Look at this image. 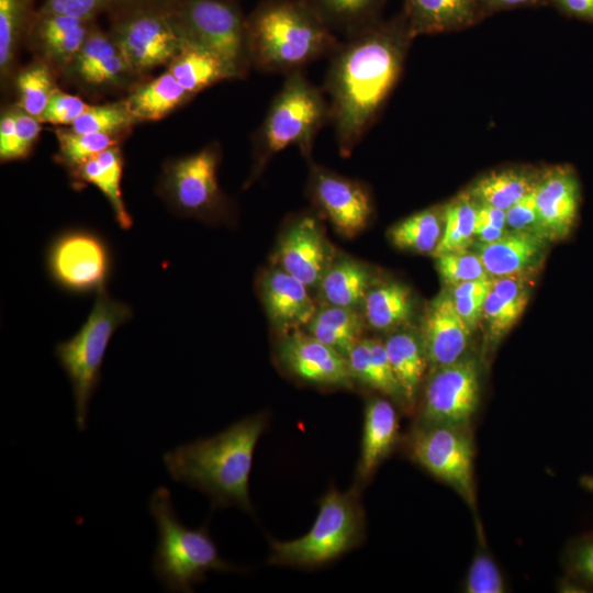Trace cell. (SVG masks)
Wrapping results in <instances>:
<instances>
[{
    "label": "cell",
    "instance_id": "obj_1",
    "mask_svg": "<svg viewBox=\"0 0 593 593\" xmlns=\"http://www.w3.org/2000/svg\"><path fill=\"white\" fill-rule=\"evenodd\" d=\"M402 11L340 40L328 57L323 90L338 152L349 157L398 85L413 41Z\"/></svg>",
    "mask_w": 593,
    "mask_h": 593
},
{
    "label": "cell",
    "instance_id": "obj_2",
    "mask_svg": "<svg viewBox=\"0 0 593 593\" xmlns=\"http://www.w3.org/2000/svg\"><path fill=\"white\" fill-rule=\"evenodd\" d=\"M267 423L266 413L246 416L215 435L166 451L164 465L174 481L206 494L213 507L253 513L249 475Z\"/></svg>",
    "mask_w": 593,
    "mask_h": 593
},
{
    "label": "cell",
    "instance_id": "obj_3",
    "mask_svg": "<svg viewBox=\"0 0 593 593\" xmlns=\"http://www.w3.org/2000/svg\"><path fill=\"white\" fill-rule=\"evenodd\" d=\"M251 68L284 76L329 57L340 40L303 0H262L246 16Z\"/></svg>",
    "mask_w": 593,
    "mask_h": 593
},
{
    "label": "cell",
    "instance_id": "obj_4",
    "mask_svg": "<svg viewBox=\"0 0 593 593\" xmlns=\"http://www.w3.org/2000/svg\"><path fill=\"white\" fill-rule=\"evenodd\" d=\"M331 122L328 99L304 70L290 72L272 98L262 122L253 135L250 186L270 160L283 149L295 146L311 159L315 138Z\"/></svg>",
    "mask_w": 593,
    "mask_h": 593
},
{
    "label": "cell",
    "instance_id": "obj_5",
    "mask_svg": "<svg viewBox=\"0 0 593 593\" xmlns=\"http://www.w3.org/2000/svg\"><path fill=\"white\" fill-rule=\"evenodd\" d=\"M148 510L156 522L158 541L152 560L153 573L169 592H193L210 571L240 570L224 560L206 525L191 529L178 517L167 486H158Z\"/></svg>",
    "mask_w": 593,
    "mask_h": 593
},
{
    "label": "cell",
    "instance_id": "obj_6",
    "mask_svg": "<svg viewBox=\"0 0 593 593\" xmlns=\"http://www.w3.org/2000/svg\"><path fill=\"white\" fill-rule=\"evenodd\" d=\"M87 320L69 339L55 345L56 359L66 373L72 391L75 422L79 432L87 428L91 398L99 387L101 369L115 331L133 316L132 307L98 291Z\"/></svg>",
    "mask_w": 593,
    "mask_h": 593
},
{
    "label": "cell",
    "instance_id": "obj_7",
    "mask_svg": "<svg viewBox=\"0 0 593 593\" xmlns=\"http://www.w3.org/2000/svg\"><path fill=\"white\" fill-rule=\"evenodd\" d=\"M366 532L360 488L346 492L331 488L321 499L311 529L303 536L270 542L269 563L313 568L331 562L357 547Z\"/></svg>",
    "mask_w": 593,
    "mask_h": 593
},
{
    "label": "cell",
    "instance_id": "obj_8",
    "mask_svg": "<svg viewBox=\"0 0 593 593\" xmlns=\"http://www.w3.org/2000/svg\"><path fill=\"white\" fill-rule=\"evenodd\" d=\"M221 154L220 145L211 143L164 163L157 193L172 212L206 223L232 219V205L217 179Z\"/></svg>",
    "mask_w": 593,
    "mask_h": 593
},
{
    "label": "cell",
    "instance_id": "obj_9",
    "mask_svg": "<svg viewBox=\"0 0 593 593\" xmlns=\"http://www.w3.org/2000/svg\"><path fill=\"white\" fill-rule=\"evenodd\" d=\"M169 10L183 41L214 53L242 79L248 75L247 15L237 0H174Z\"/></svg>",
    "mask_w": 593,
    "mask_h": 593
},
{
    "label": "cell",
    "instance_id": "obj_10",
    "mask_svg": "<svg viewBox=\"0 0 593 593\" xmlns=\"http://www.w3.org/2000/svg\"><path fill=\"white\" fill-rule=\"evenodd\" d=\"M169 4L110 13L109 33L137 77L167 67L182 47Z\"/></svg>",
    "mask_w": 593,
    "mask_h": 593
},
{
    "label": "cell",
    "instance_id": "obj_11",
    "mask_svg": "<svg viewBox=\"0 0 593 593\" xmlns=\"http://www.w3.org/2000/svg\"><path fill=\"white\" fill-rule=\"evenodd\" d=\"M406 449L413 461L474 506V446L469 427L415 423Z\"/></svg>",
    "mask_w": 593,
    "mask_h": 593
},
{
    "label": "cell",
    "instance_id": "obj_12",
    "mask_svg": "<svg viewBox=\"0 0 593 593\" xmlns=\"http://www.w3.org/2000/svg\"><path fill=\"white\" fill-rule=\"evenodd\" d=\"M45 264L51 280L72 294L105 288L112 271V251L107 240L86 227H70L49 242Z\"/></svg>",
    "mask_w": 593,
    "mask_h": 593
},
{
    "label": "cell",
    "instance_id": "obj_13",
    "mask_svg": "<svg viewBox=\"0 0 593 593\" xmlns=\"http://www.w3.org/2000/svg\"><path fill=\"white\" fill-rule=\"evenodd\" d=\"M481 396L480 367L465 355L459 360L434 368L427 377L416 424L469 427Z\"/></svg>",
    "mask_w": 593,
    "mask_h": 593
},
{
    "label": "cell",
    "instance_id": "obj_14",
    "mask_svg": "<svg viewBox=\"0 0 593 593\" xmlns=\"http://www.w3.org/2000/svg\"><path fill=\"white\" fill-rule=\"evenodd\" d=\"M310 161L307 191L315 206L346 237H353L368 225L373 203L366 186Z\"/></svg>",
    "mask_w": 593,
    "mask_h": 593
},
{
    "label": "cell",
    "instance_id": "obj_15",
    "mask_svg": "<svg viewBox=\"0 0 593 593\" xmlns=\"http://www.w3.org/2000/svg\"><path fill=\"white\" fill-rule=\"evenodd\" d=\"M277 359L289 374L306 383L350 389L355 382L345 356L300 329L283 333Z\"/></svg>",
    "mask_w": 593,
    "mask_h": 593
},
{
    "label": "cell",
    "instance_id": "obj_16",
    "mask_svg": "<svg viewBox=\"0 0 593 593\" xmlns=\"http://www.w3.org/2000/svg\"><path fill=\"white\" fill-rule=\"evenodd\" d=\"M535 194L540 235L549 242L570 237L578 222L581 202L575 170L569 165L540 169Z\"/></svg>",
    "mask_w": 593,
    "mask_h": 593
},
{
    "label": "cell",
    "instance_id": "obj_17",
    "mask_svg": "<svg viewBox=\"0 0 593 593\" xmlns=\"http://www.w3.org/2000/svg\"><path fill=\"white\" fill-rule=\"evenodd\" d=\"M334 257L324 230L313 214H302L293 219L278 243L279 267L309 289L318 288Z\"/></svg>",
    "mask_w": 593,
    "mask_h": 593
},
{
    "label": "cell",
    "instance_id": "obj_18",
    "mask_svg": "<svg viewBox=\"0 0 593 593\" xmlns=\"http://www.w3.org/2000/svg\"><path fill=\"white\" fill-rule=\"evenodd\" d=\"M473 332L457 312L450 291L443 290L426 306L421 335L430 369L466 355Z\"/></svg>",
    "mask_w": 593,
    "mask_h": 593
},
{
    "label": "cell",
    "instance_id": "obj_19",
    "mask_svg": "<svg viewBox=\"0 0 593 593\" xmlns=\"http://www.w3.org/2000/svg\"><path fill=\"white\" fill-rule=\"evenodd\" d=\"M93 23L36 10L25 42L36 58L48 64L57 75H63L86 41Z\"/></svg>",
    "mask_w": 593,
    "mask_h": 593
},
{
    "label": "cell",
    "instance_id": "obj_20",
    "mask_svg": "<svg viewBox=\"0 0 593 593\" xmlns=\"http://www.w3.org/2000/svg\"><path fill=\"white\" fill-rule=\"evenodd\" d=\"M309 288L282 268L266 271L259 279V293L267 316L282 333L306 326L316 307Z\"/></svg>",
    "mask_w": 593,
    "mask_h": 593
},
{
    "label": "cell",
    "instance_id": "obj_21",
    "mask_svg": "<svg viewBox=\"0 0 593 593\" xmlns=\"http://www.w3.org/2000/svg\"><path fill=\"white\" fill-rule=\"evenodd\" d=\"M549 240L528 232L508 231L500 239L475 245L490 278L514 275H534L542 264Z\"/></svg>",
    "mask_w": 593,
    "mask_h": 593
},
{
    "label": "cell",
    "instance_id": "obj_22",
    "mask_svg": "<svg viewBox=\"0 0 593 593\" xmlns=\"http://www.w3.org/2000/svg\"><path fill=\"white\" fill-rule=\"evenodd\" d=\"M399 441V418L393 404L379 396L370 398L363 412L360 458L355 485H363L390 456Z\"/></svg>",
    "mask_w": 593,
    "mask_h": 593
},
{
    "label": "cell",
    "instance_id": "obj_23",
    "mask_svg": "<svg viewBox=\"0 0 593 593\" xmlns=\"http://www.w3.org/2000/svg\"><path fill=\"white\" fill-rule=\"evenodd\" d=\"M532 277L533 275H514L491 278L482 312L490 353L524 313L530 298Z\"/></svg>",
    "mask_w": 593,
    "mask_h": 593
},
{
    "label": "cell",
    "instance_id": "obj_24",
    "mask_svg": "<svg viewBox=\"0 0 593 593\" xmlns=\"http://www.w3.org/2000/svg\"><path fill=\"white\" fill-rule=\"evenodd\" d=\"M401 11L415 37L465 30L485 19L477 0H403Z\"/></svg>",
    "mask_w": 593,
    "mask_h": 593
},
{
    "label": "cell",
    "instance_id": "obj_25",
    "mask_svg": "<svg viewBox=\"0 0 593 593\" xmlns=\"http://www.w3.org/2000/svg\"><path fill=\"white\" fill-rule=\"evenodd\" d=\"M123 167L122 150L120 145H116L69 170V177L75 189H81L85 184L97 187L108 200L118 225L122 230H130L133 219L124 203L121 189Z\"/></svg>",
    "mask_w": 593,
    "mask_h": 593
},
{
    "label": "cell",
    "instance_id": "obj_26",
    "mask_svg": "<svg viewBox=\"0 0 593 593\" xmlns=\"http://www.w3.org/2000/svg\"><path fill=\"white\" fill-rule=\"evenodd\" d=\"M383 343L403 393L406 411H412L416 404L419 385L428 368L421 331L402 326L392 331Z\"/></svg>",
    "mask_w": 593,
    "mask_h": 593
},
{
    "label": "cell",
    "instance_id": "obj_27",
    "mask_svg": "<svg viewBox=\"0 0 593 593\" xmlns=\"http://www.w3.org/2000/svg\"><path fill=\"white\" fill-rule=\"evenodd\" d=\"M166 69L193 97L221 81L242 79L221 57L187 41Z\"/></svg>",
    "mask_w": 593,
    "mask_h": 593
},
{
    "label": "cell",
    "instance_id": "obj_28",
    "mask_svg": "<svg viewBox=\"0 0 593 593\" xmlns=\"http://www.w3.org/2000/svg\"><path fill=\"white\" fill-rule=\"evenodd\" d=\"M347 361L355 381L389 396L406 410L383 342L361 338L347 355Z\"/></svg>",
    "mask_w": 593,
    "mask_h": 593
},
{
    "label": "cell",
    "instance_id": "obj_29",
    "mask_svg": "<svg viewBox=\"0 0 593 593\" xmlns=\"http://www.w3.org/2000/svg\"><path fill=\"white\" fill-rule=\"evenodd\" d=\"M192 98L166 69L156 78L136 86L122 101L139 123L161 120Z\"/></svg>",
    "mask_w": 593,
    "mask_h": 593
},
{
    "label": "cell",
    "instance_id": "obj_30",
    "mask_svg": "<svg viewBox=\"0 0 593 593\" xmlns=\"http://www.w3.org/2000/svg\"><path fill=\"white\" fill-rule=\"evenodd\" d=\"M539 171L528 166L492 170L475 179L467 191L477 202L506 211L535 189Z\"/></svg>",
    "mask_w": 593,
    "mask_h": 593
},
{
    "label": "cell",
    "instance_id": "obj_31",
    "mask_svg": "<svg viewBox=\"0 0 593 593\" xmlns=\"http://www.w3.org/2000/svg\"><path fill=\"white\" fill-rule=\"evenodd\" d=\"M373 284L371 270L349 257H334L320 284L326 304L357 309Z\"/></svg>",
    "mask_w": 593,
    "mask_h": 593
},
{
    "label": "cell",
    "instance_id": "obj_32",
    "mask_svg": "<svg viewBox=\"0 0 593 593\" xmlns=\"http://www.w3.org/2000/svg\"><path fill=\"white\" fill-rule=\"evenodd\" d=\"M363 318L380 332L402 327L413 316L414 300L411 289L396 281L372 284L363 302Z\"/></svg>",
    "mask_w": 593,
    "mask_h": 593
},
{
    "label": "cell",
    "instance_id": "obj_33",
    "mask_svg": "<svg viewBox=\"0 0 593 593\" xmlns=\"http://www.w3.org/2000/svg\"><path fill=\"white\" fill-rule=\"evenodd\" d=\"M336 35L354 36L382 20L389 0H303Z\"/></svg>",
    "mask_w": 593,
    "mask_h": 593
},
{
    "label": "cell",
    "instance_id": "obj_34",
    "mask_svg": "<svg viewBox=\"0 0 593 593\" xmlns=\"http://www.w3.org/2000/svg\"><path fill=\"white\" fill-rule=\"evenodd\" d=\"M36 10L34 0H0V78L4 87L18 71L19 51Z\"/></svg>",
    "mask_w": 593,
    "mask_h": 593
},
{
    "label": "cell",
    "instance_id": "obj_35",
    "mask_svg": "<svg viewBox=\"0 0 593 593\" xmlns=\"http://www.w3.org/2000/svg\"><path fill=\"white\" fill-rule=\"evenodd\" d=\"M365 318L357 309L326 304L316 309L306 333L347 358L362 338Z\"/></svg>",
    "mask_w": 593,
    "mask_h": 593
},
{
    "label": "cell",
    "instance_id": "obj_36",
    "mask_svg": "<svg viewBox=\"0 0 593 593\" xmlns=\"http://www.w3.org/2000/svg\"><path fill=\"white\" fill-rule=\"evenodd\" d=\"M443 227V205L433 206L392 225L388 237L399 249L433 255L440 240Z\"/></svg>",
    "mask_w": 593,
    "mask_h": 593
},
{
    "label": "cell",
    "instance_id": "obj_37",
    "mask_svg": "<svg viewBox=\"0 0 593 593\" xmlns=\"http://www.w3.org/2000/svg\"><path fill=\"white\" fill-rule=\"evenodd\" d=\"M444 227L434 257L469 249L474 243L477 201L466 190L443 205Z\"/></svg>",
    "mask_w": 593,
    "mask_h": 593
},
{
    "label": "cell",
    "instance_id": "obj_38",
    "mask_svg": "<svg viewBox=\"0 0 593 593\" xmlns=\"http://www.w3.org/2000/svg\"><path fill=\"white\" fill-rule=\"evenodd\" d=\"M56 76L54 69L38 58L19 68L13 78L18 97L16 105L38 119L58 88Z\"/></svg>",
    "mask_w": 593,
    "mask_h": 593
},
{
    "label": "cell",
    "instance_id": "obj_39",
    "mask_svg": "<svg viewBox=\"0 0 593 593\" xmlns=\"http://www.w3.org/2000/svg\"><path fill=\"white\" fill-rule=\"evenodd\" d=\"M58 150L55 161L68 170L76 168L99 153L120 145L125 135L77 133L67 127H56Z\"/></svg>",
    "mask_w": 593,
    "mask_h": 593
},
{
    "label": "cell",
    "instance_id": "obj_40",
    "mask_svg": "<svg viewBox=\"0 0 593 593\" xmlns=\"http://www.w3.org/2000/svg\"><path fill=\"white\" fill-rule=\"evenodd\" d=\"M137 124L123 101L89 105V108L69 126L77 133H103L127 135Z\"/></svg>",
    "mask_w": 593,
    "mask_h": 593
},
{
    "label": "cell",
    "instance_id": "obj_41",
    "mask_svg": "<svg viewBox=\"0 0 593 593\" xmlns=\"http://www.w3.org/2000/svg\"><path fill=\"white\" fill-rule=\"evenodd\" d=\"M435 258L439 277L447 288L467 281L490 278L475 251L466 249L447 253Z\"/></svg>",
    "mask_w": 593,
    "mask_h": 593
},
{
    "label": "cell",
    "instance_id": "obj_42",
    "mask_svg": "<svg viewBox=\"0 0 593 593\" xmlns=\"http://www.w3.org/2000/svg\"><path fill=\"white\" fill-rule=\"evenodd\" d=\"M491 278L467 281L447 288L455 307L472 332L482 318L483 305L490 290Z\"/></svg>",
    "mask_w": 593,
    "mask_h": 593
},
{
    "label": "cell",
    "instance_id": "obj_43",
    "mask_svg": "<svg viewBox=\"0 0 593 593\" xmlns=\"http://www.w3.org/2000/svg\"><path fill=\"white\" fill-rule=\"evenodd\" d=\"M463 589L467 593H503L506 591V584L499 566L482 548L472 559Z\"/></svg>",
    "mask_w": 593,
    "mask_h": 593
},
{
    "label": "cell",
    "instance_id": "obj_44",
    "mask_svg": "<svg viewBox=\"0 0 593 593\" xmlns=\"http://www.w3.org/2000/svg\"><path fill=\"white\" fill-rule=\"evenodd\" d=\"M564 562L572 579L593 589V533L579 537L569 545Z\"/></svg>",
    "mask_w": 593,
    "mask_h": 593
},
{
    "label": "cell",
    "instance_id": "obj_45",
    "mask_svg": "<svg viewBox=\"0 0 593 593\" xmlns=\"http://www.w3.org/2000/svg\"><path fill=\"white\" fill-rule=\"evenodd\" d=\"M88 108L89 104L80 97L66 93L57 88L38 121L41 123L70 126Z\"/></svg>",
    "mask_w": 593,
    "mask_h": 593
},
{
    "label": "cell",
    "instance_id": "obj_46",
    "mask_svg": "<svg viewBox=\"0 0 593 593\" xmlns=\"http://www.w3.org/2000/svg\"><path fill=\"white\" fill-rule=\"evenodd\" d=\"M111 7L112 0H45L37 10L94 22L100 13L109 12Z\"/></svg>",
    "mask_w": 593,
    "mask_h": 593
},
{
    "label": "cell",
    "instance_id": "obj_47",
    "mask_svg": "<svg viewBox=\"0 0 593 593\" xmlns=\"http://www.w3.org/2000/svg\"><path fill=\"white\" fill-rule=\"evenodd\" d=\"M506 227L512 232H528L540 235L535 189L506 210Z\"/></svg>",
    "mask_w": 593,
    "mask_h": 593
},
{
    "label": "cell",
    "instance_id": "obj_48",
    "mask_svg": "<svg viewBox=\"0 0 593 593\" xmlns=\"http://www.w3.org/2000/svg\"><path fill=\"white\" fill-rule=\"evenodd\" d=\"M16 141L14 160L25 159L32 153L42 130L38 119L15 104Z\"/></svg>",
    "mask_w": 593,
    "mask_h": 593
},
{
    "label": "cell",
    "instance_id": "obj_49",
    "mask_svg": "<svg viewBox=\"0 0 593 593\" xmlns=\"http://www.w3.org/2000/svg\"><path fill=\"white\" fill-rule=\"evenodd\" d=\"M15 104L2 110L0 116V160L8 163L14 160L16 141Z\"/></svg>",
    "mask_w": 593,
    "mask_h": 593
},
{
    "label": "cell",
    "instance_id": "obj_50",
    "mask_svg": "<svg viewBox=\"0 0 593 593\" xmlns=\"http://www.w3.org/2000/svg\"><path fill=\"white\" fill-rule=\"evenodd\" d=\"M484 18L496 12L519 9L537 8L549 4V0H477Z\"/></svg>",
    "mask_w": 593,
    "mask_h": 593
},
{
    "label": "cell",
    "instance_id": "obj_51",
    "mask_svg": "<svg viewBox=\"0 0 593 593\" xmlns=\"http://www.w3.org/2000/svg\"><path fill=\"white\" fill-rule=\"evenodd\" d=\"M560 12L593 22V0H549Z\"/></svg>",
    "mask_w": 593,
    "mask_h": 593
},
{
    "label": "cell",
    "instance_id": "obj_52",
    "mask_svg": "<svg viewBox=\"0 0 593 593\" xmlns=\"http://www.w3.org/2000/svg\"><path fill=\"white\" fill-rule=\"evenodd\" d=\"M507 232V228H502L475 219L474 239H477L478 243H493L503 237Z\"/></svg>",
    "mask_w": 593,
    "mask_h": 593
},
{
    "label": "cell",
    "instance_id": "obj_53",
    "mask_svg": "<svg viewBox=\"0 0 593 593\" xmlns=\"http://www.w3.org/2000/svg\"><path fill=\"white\" fill-rule=\"evenodd\" d=\"M174 0H112L109 13L141 7L168 5Z\"/></svg>",
    "mask_w": 593,
    "mask_h": 593
},
{
    "label": "cell",
    "instance_id": "obj_54",
    "mask_svg": "<svg viewBox=\"0 0 593 593\" xmlns=\"http://www.w3.org/2000/svg\"><path fill=\"white\" fill-rule=\"evenodd\" d=\"M580 484L586 491L593 493V474L592 475H583V477H581Z\"/></svg>",
    "mask_w": 593,
    "mask_h": 593
}]
</instances>
